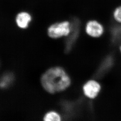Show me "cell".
I'll use <instances>...</instances> for the list:
<instances>
[{
  "label": "cell",
  "mask_w": 121,
  "mask_h": 121,
  "mask_svg": "<svg viewBox=\"0 0 121 121\" xmlns=\"http://www.w3.org/2000/svg\"><path fill=\"white\" fill-rule=\"evenodd\" d=\"M70 79L63 68L54 67L50 69L42 75L41 83L45 90L50 93L62 91L69 87Z\"/></svg>",
  "instance_id": "1"
},
{
  "label": "cell",
  "mask_w": 121,
  "mask_h": 121,
  "mask_svg": "<svg viewBox=\"0 0 121 121\" xmlns=\"http://www.w3.org/2000/svg\"><path fill=\"white\" fill-rule=\"evenodd\" d=\"M72 25L67 21L57 22L50 26L48 29V36L53 39H57L70 35Z\"/></svg>",
  "instance_id": "2"
},
{
  "label": "cell",
  "mask_w": 121,
  "mask_h": 121,
  "mask_svg": "<svg viewBox=\"0 0 121 121\" xmlns=\"http://www.w3.org/2000/svg\"><path fill=\"white\" fill-rule=\"evenodd\" d=\"M85 30L87 34L93 37H99L104 32V28L101 23L95 20H91L87 22Z\"/></svg>",
  "instance_id": "3"
},
{
  "label": "cell",
  "mask_w": 121,
  "mask_h": 121,
  "mask_svg": "<svg viewBox=\"0 0 121 121\" xmlns=\"http://www.w3.org/2000/svg\"><path fill=\"white\" fill-rule=\"evenodd\" d=\"M101 86L99 83L94 80H90L84 85L83 91L87 97L94 98L96 97L100 90Z\"/></svg>",
  "instance_id": "4"
},
{
  "label": "cell",
  "mask_w": 121,
  "mask_h": 121,
  "mask_svg": "<svg viewBox=\"0 0 121 121\" xmlns=\"http://www.w3.org/2000/svg\"><path fill=\"white\" fill-rule=\"evenodd\" d=\"M32 17L27 12H23L17 15L16 17V22L18 27L21 28H26L31 22Z\"/></svg>",
  "instance_id": "5"
},
{
  "label": "cell",
  "mask_w": 121,
  "mask_h": 121,
  "mask_svg": "<svg viewBox=\"0 0 121 121\" xmlns=\"http://www.w3.org/2000/svg\"><path fill=\"white\" fill-rule=\"evenodd\" d=\"M112 63V59L111 57H109L106 58L103 61L101 66L99 67L98 73V74L102 76L105 72L107 71L108 70L111 66Z\"/></svg>",
  "instance_id": "6"
},
{
  "label": "cell",
  "mask_w": 121,
  "mask_h": 121,
  "mask_svg": "<svg viewBox=\"0 0 121 121\" xmlns=\"http://www.w3.org/2000/svg\"><path fill=\"white\" fill-rule=\"evenodd\" d=\"M44 120L46 121H59L60 120V117L57 112L50 111L46 114L44 117Z\"/></svg>",
  "instance_id": "7"
},
{
  "label": "cell",
  "mask_w": 121,
  "mask_h": 121,
  "mask_svg": "<svg viewBox=\"0 0 121 121\" xmlns=\"http://www.w3.org/2000/svg\"><path fill=\"white\" fill-rule=\"evenodd\" d=\"M113 16L116 21L121 23V6L118 7L114 10Z\"/></svg>",
  "instance_id": "8"
},
{
  "label": "cell",
  "mask_w": 121,
  "mask_h": 121,
  "mask_svg": "<svg viewBox=\"0 0 121 121\" xmlns=\"http://www.w3.org/2000/svg\"><path fill=\"white\" fill-rule=\"evenodd\" d=\"M114 35H119L120 33H121V26L115 29V30L114 31Z\"/></svg>",
  "instance_id": "9"
},
{
  "label": "cell",
  "mask_w": 121,
  "mask_h": 121,
  "mask_svg": "<svg viewBox=\"0 0 121 121\" xmlns=\"http://www.w3.org/2000/svg\"><path fill=\"white\" fill-rule=\"evenodd\" d=\"M120 52H121V46H120Z\"/></svg>",
  "instance_id": "10"
}]
</instances>
